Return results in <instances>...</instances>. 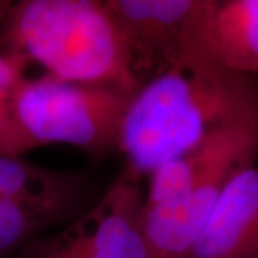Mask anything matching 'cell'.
I'll list each match as a JSON object with an SVG mask.
<instances>
[{"label":"cell","mask_w":258,"mask_h":258,"mask_svg":"<svg viewBox=\"0 0 258 258\" xmlns=\"http://www.w3.org/2000/svg\"><path fill=\"white\" fill-rule=\"evenodd\" d=\"M258 118V76L231 69L182 43L175 57L131 96L120 123L123 169L139 179L212 134Z\"/></svg>","instance_id":"6da1fadb"},{"label":"cell","mask_w":258,"mask_h":258,"mask_svg":"<svg viewBox=\"0 0 258 258\" xmlns=\"http://www.w3.org/2000/svg\"><path fill=\"white\" fill-rule=\"evenodd\" d=\"M0 23V45L56 79L129 93L145 81L106 0H16Z\"/></svg>","instance_id":"7a4b0ae2"},{"label":"cell","mask_w":258,"mask_h":258,"mask_svg":"<svg viewBox=\"0 0 258 258\" xmlns=\"http://www.w3.org/2000/svg\"><path fill=\"white\" fill-rule=\"evenodd\" d=\"M132 95L45 74L25 76L10 96L9 108L32 149L60 144L102 159L118 151L120 123Z\"/></svg>","instance_id":"3957f363"},{"label":"cell","mask_w":258,"mask_h":258,"mask_svg":"<svg viewBox=\"0 0 258 258\" xmlns=\"http://www.w3.org/2000/svg\"><path fill=\"white\" fill-rule=\"evenodd\" d=\"M145 192L125 169L72 227L91 258H152L144 230Z\"/></svg>","instance_id":"277c9868"},{"label":"cell","mask_w":258,"mask_h":258,"mask_svg":"<svg viewBox=\"0 0 258 258\" xmlns=\"http://www.w3.org/2000/svg\"><path fill=\"white\" fill-rule=\"evenodd\" d=\"M184 258H258V162L224 186Z\"/></svg>","instance_id":"5b68a950"},{"label":"cell","mask_w":258,"mask_h":258,"mask_svg":"<svg viewBox=\"0 0 258 258\" xmlns=\"http://www.w3.org/2000/svg\"><path fill=\"white\" fill-rule=\"evenodd\" d=\"M182 43L258 76V0H200Z\"/></svg>","instance_id":"8992f818"},{"label":"cell","mask_w":258,"mask_h":258,"mask_svg":"<svg viewBox=\"0 0 258 258\" xmlns=\"http://www.w3.org/2000/svg\"><path fill=\"white\" fill-rule=\"evenodd\" d=\"M147 79L178 53L200 0H106Z\"/></svg>","instance_id":"52a82bcc"},{"label":"cell","mask_w":258,"mask_h":258,"mask_svg":"<svg viewBox=\"0 0 258 258\" xmlns=\"http://www.w3.org/2000/svg\"><path fill=\"white\" fill-rule=\"evenodd\" d=\"M82 174L36 165L22 157L0 154V198L35 208L55 224L72 220L89 195Z\"/></svg>","instance_id":"ba28073f"},{"label":"cell","mask_w":258,"mask_h":258,"mask_svg":"<svg viewBox=\"0 0 258 258\" xmlns=\"http://www.w3.org/2000/svg\"><path fill=\"white\" fill-rule=\"evenodd\" d=\"M13 258H91L72 224L53 235H39Z\"/></svg>","instance_id":"9c48e42d"},{"label":"cell","mask_w":258,"mask_h":258,"mask_svg":"<svg viewBox=\"0 0 258 258\" xmlns=\"http://www.w3.org/2000/svg\"><path fill=\"white\" fill-rule=\"evenodd\" d=\"M32 151L12 116L9 102L0 101V154L22 157Z\"/></svg>","instance_id":"30bf717a"},{"label":"cell","mask_w":258,"mask_h":258,"mask_svg":"<svg viewBox=\"0 0 258 258\" xmlns=\"http://www.w3.org/2000/svg\"><path fill=\"white\" fill-rule=\"evenodd\" d=\"M16 0H0V19L6 15V12L12 8V5L15 3Z\"/></svg>","instance_id":"8fae6325"}]
</instances>
